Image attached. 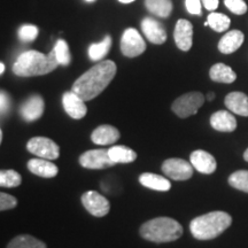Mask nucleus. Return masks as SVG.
<instances>
[{"mask_svg": "<svg viewBox=\"0 0 248 248\" xmlns=\"http://www.w3.org/2000/svg\"><path fill=\"white\" fill-rule=\"evenodd\" d=\"M116 71L115 62L110 60L99 62L75 80L71 91L78 94L84 101L92 100L109 85Z\"/></svg>", "mask_w": 248, "mask_h": 248, "instance_id": "obj_1", "label": "nucleus"}, {"mask_svg": "<svg viewBox=\"0 0 248 248\" xmlns=\"http://www.w3.org/2000/svg\"><path fill=\"white\" fill-rule=\"evenodd\" d=\"M58 66L53 52L46 55L31 49L18 55L13 64V73L20 77L42 76L53 71Z\"/></svg>", "mask_w": 248, "mask_h": 248, "instance_id": "obj_2", "label": "nucleus"}, {"mask_svg": "<svg viewBox=\"0 0 248 248\" xmlns=\"http://www.w3.org/2000/svg\"><path fill=\"white\" fill-rule=\"evenodd\" d=\"M232 223L225 212H210L195 217L190 223V231L195 239L212 240L221 235Z\"/></svg>", "mask_w": 248, "mask_h": 248, "instance_id": "obj_3", "label": "nucleus"}, {"mask_svg": "<svg viewBox=\"0 0 248 248\" xmlns=\"http://www.w3.org/2000/svg\"><path fill=\"white\" fill-rule=\"evenodd\" d=\"M140 235L152 243H171L183 235V226L170 217H156L140 226Z\"/></svg>", "mask_w": 248, "mask_h": 248, "instance_id": "obj_4", "label": "nucleus"}, {"mask_svg": "<svg viewBox=\"0 0 248 248\" xmlns=\"http://www.w3.org/2000/svg\"><path fill=\"white\" fill-rule=\"evenodd\" d=\"M204 102V95L201 92H188L172 102L171 109L181 119L195 115Z\"/></svg>", "mask_w": 248, "mask_h": 248, "instance_id": "obj_5", "label": "nucleus"}, {"mask_svg": "<svg viewBox=\"0 0 248 248\" xmlns=\"http://www.w3.org/2000/svg\"><path fill=\"white\" fill-rule=\"evenodd\" d=\"M27 150L31 154L46 160H55L60 155V147L57 142L46 137H33L27 142Z\"/></svg>", "mask_w": 248, "mask_h": 248, "instance_id": "obj_6", "label": "nucleus"}, {"mask_svg": "<svg viewBox=\"0 0 248 248\" xmlns=\"http://www.w3.org/2000/svg\"><path fill=\"white\" fill-rule=\"evenodd\" d=\"M146 49V43L135 28H128L121 38V52L128 58H136Z\"/></svg>", "mask_w": 248, "mask_h": 248, "instance_id": "obj_7", "label": "nucleus"}, {"mask_svg": "<svg viewBox=\"0 0 248 248\" xmlns=\"http://www.w3.org/2000/svg\"><path fill=\"white\" fill-rule=\"evenodd\" d=\"M193 166L191 162L172 157L162 163V171L173 181H187L193 176Z\"/></svg>", "mask_w": 248, "mask_h": 248, "instance_id": "obj_8", "label": "nucleus"}, {"mask_svg": "<svg viewBox=\"0 0 248 248\" xmlns=\"http://www.w3.org/2000/svg\"><path fill=\"white\" fill-rule=\"evenodd\" d=\"M84 208L95 217L106 216L110 210V203L104 195L95 191H88L80 198Z\"/></svg>", "mask_w": 248, "mask_h": 248, "instance_id": "obj_9", "label": "nucleus"}, {"mask_svg": "<svg viewBox=\"0 0 248 248\" xmlns=\"http://www.w3.org/2000/svg\"><path fill=\"white\" fill-rule=\"evenodd\" d=\"M79 164L86 169H106L113 167L108 150H90L79 156Z\"/></svg>", "mask_w": 248, "mask_h": 248, "instance_id": "obj_10", "label": "nucleus"}, {"mask_svg": "<svg viewBox=\"0 0 248 248\" xmlns=\"http://www.w3.org/2000/svg\"><path fill=\"white\" fill-rule=\"evenodd\" d=\"M62 106L66 113L74 120L83 119L88 113L85 101L74 91L64 92L62 95Z\"/></svg>", "mask_w": 248, "mask_h": 248, "instance_id": "obj_11", "label": "nucleus"}, {"mask_svg": "<svg viewBox=\"0 0 248 248\" xmlns=\"http://www.w3.org/2000/svg\"><path fill=\"white\" fill-rule=\"evenodd\" d=\"M173 39L179 49L184 52L190 51L193 44V26L190 21L183 18L177 21L173 31Z\"/></svg>", "mask_w": 248, "mask_h": 248, "instance_id": "obj_12", "label": "nucleus"}, {"mask_svg": "<svg viewBox=\"0 0 248 248\" xmlns=\"http://www.w3.org/2000/svg\"><path fill=\"white\" fill-rule=\"evenodd\" d=\"M44 99L40 95L35 94L31 95L23 102L20 108V114L22 119L27 122H33V121L39 120L44 114Z\"/></svg>", "mask_w": 248, "mask_h": 248, "instance_id": "obj_13", "label": "nucleus"}, {"mask_svg": "<svg viewBox=\"0 0 248 248\" xmlns=\"http://www.w3.org/2000/svg\"><path fill=\"white\" fill-rule=\"evenodd\" d=\"M190 162L194 169L204 175H210L217 168V162L215 157L208 152L202 150H197L192 152L190 156Z\"/></svg>", "mask_w": 248, "mask_h": 248, "instance_id": "obj_14", "label": "nucleus"}, {"mask_svg": "<svg viewBox=\"0 0 248 248\" xmlns=\"http://www.w3.org/2000/svg\"><path fill=\"white\" fill-rule=\"evenodd\" d=\"M142 32L146 38L155 45L163 44L167 40V32L161 23L155 21L154 18L146 17L141 22Z\"/></svg>", "mask_w": 248, "mask_h": 248, "instance_id": "obj_15", "label": "nucleus"}, {"mask_svg": "<svg viewBox=\"0 0 248 248\" xmlns=\"http://www.w3.org/2000/svg\"><path fill=\"white\" fill-rule=\"evenodd\" d=\"M28 169L33 175L43 178H53L58 175L59 169L51 160L46 159H31L28 162Z\"/></svg>", "mask_w": 248, "mask_h": 248, "instance_id": "obj_16", "label": "nucleus"}, {"mask_svg": "<svg viewBox=\"0 0 248 248\" xmlns=\"http://www.w3.org/2000/svg\"><path fill=\"white\" fill-rule=\"evenodd\" d=\"M210 125L216 131L232 132L237 129V120L228 110H218L210 116Z\"/></svg>", "mask_w": 248, "mask_h": 248, "instance_id": "obj_17", "label": "nucleus"}, {"mask_svg": "<svg viewBox=\"0 0 248 248\" xmlns=\"http://www.w3.org/2000/svg\"><path fill=\"white\" fill-rule=\"evenodd\" d=\"M245 39L240 30H231L226 32L218 42V49L223 54H231L243 45Z\"/></svg>", "mask_w": 248, "mask_h": 248, "instance_id": "obj_18", "label": "nucleus"}, {"mask_svg": "<svg viewBox=\"0 0 248 248\" xmlns=\"http://www.w3.org/2000/svg\"><path fill=\"white\" fill-rule=\"evenodd\" d=\"M225 106L232 113L248 116V95L243 92H230L224 99Z\"/></svg>", "mask_w": 248, "mask_h": 248, "instance_id": "obj_19", "label": "nucleus"}, {"mask_svg": "<svg viewBox=\"0 0 248 248\" xmlns=\"http://www.w3.org/2000/svg\"><path fill=\"white\" fill-rule=\"evenodd\" d=\"M120 139V131L115 126L104 124L98 126L91 135V140L97 145H110Z\"/></svg>", "mask_w": 248, "mask_h": 248, "instance_id": "obj_20", "label": "nucleus"}, {"mask_svg": "<svg viewBox=\"0 0 248 248\" xmlns=\"http://www.w3.org/2000/svg\"><path fill=\"white\" fill-rule=\"evenodd\" d=\"M139 182L145 187L151 188L154 191H161L167 192L171 188V184L167 178L162 177V176L156 175V173L152 172H145L139 176Z\"/></svg>", "mask_w": 248, "mask_h": 248, "instance_id": "obj_21", "label": "nucleus"}, {"mask_svg": "<svg viewBox=\"0 0 248 248\" xmlns=\"http://www.w3.org/2000/svg\"><path fill=\"white\" fill-rule=\"evenodd\" d=\"M209 77L214 82L231 84L237 79V74L232 70L231 67L226 66L224 63H216L210 68Z\"/></svg>", "mask_w": 248, "mask_h": 248, "instance_id": "obj_22", "label": "nucleus"}, {"mask_svg": "<svg viewBox=\"0 0 248 248\" xmlns=\"http://www.w3.org/2000/svg\"><path fill=\"white\" fill-rule=\"evenodd\" d=\"M110 160L114 163H131L137 159V153L131 148L123 146V145H117L108 150Z\"/></svg>", "mask_w": 248, "mask_h": 248, "instance_id": "obj_23", "label": "nucleus"}, {"mask_svg": "<svg viewBox=\"0 0 248 248\" xmlns=\"http://www.w3.org/2000/svg\"><path fill=\"white\" fill-rule=\"evenodd\" d=\"M145 6L151 13L159 17H168L172 11L170 0H145Z\"/></svg>", "mask_w": 248, "mask_h": 248, "instance_id": "obj_24", "label": "nucleus"}, {"mask_svg": "<svg viewBox=\"0 0 248 248\" xmlns=\"http://www.w3.org/2000/svg\"><path fill=\"white\" fill-rule=\"evenodd\" d=\"M7 248H46V245L32 235L21 234L9 241Z\"/></svg>", "mask_w": 248, "mask_h": 248, "instance_id": "obj_25", "label": "nucleus"}, {"mask_svg": "<svg viewBox=\"0 0 248 248\" xmlns=\"http://www.w3.org/2000/svg\"><path fill=\"white\" fill-rule=\"evenodd\" d=\"M111 46V38L109 36L105 37L104 40L97 44L90 45L89 47V58L92 61H99L101 60L105 55H107L109 52Z\"/></svg>", "mask_w": 248, "mask_h": 248, "instance_id": "obj_26", "label": "nucleus"}, {"mask_svg": "<svg viewBox=\"0 0 248 248\" xmlns=\"http://www.w3.org/2000/svg\"><path fill=\"white\" fill-rule=\"evenodd\" d=\"M230 18L226 15L222 13H210L207 18V22H204V26H209L214 31L217 32H223V31L228 30V28L230 27Z\"/></svg>", "mask_w": 248, "mask_h": 248, "instance_id": "obj_27", "label": "nucleus"}, {"mask_svg": "<svg viewBox=\"0 0 248 248\" xmlns=\"http://www.w3.org/2000/svg\"><path fill=\"white\" fill-rule=\"evenodd\" d=\"M53 52L55 59L59 62V64L61 66H68L71 61V57H70V51H69V46L66 43V40L63 39H59L57 43H55L53 49Z\"/></svg>", "mask_w": 248, "mask_h": 248, "instance_id": "obj_28", "label": "nucleus"}, {"mask_svg": "<svg viewBox=\"0 0 248 248\" xmlns=\"http://www.w3.org/2000/svg\"><path fill=\"white\" fill-rule=\"evenodd\" d=\"M22 183V177L15 170H1L0 171V185L1 187H17Z\"/></svg>", "mask_w": 248, "mask_h": 248, "instance_id": "obj_29", "label": "nucleus"}, {"mask_svg": "<svg viewBox=\"0 0 248 248\" xmlns=\"http://www.w3.org/2000/svg\"><path fill=\"white\" fill-rule=\"evenodd\" d=\"M229 184L237 190L248 193V170H238L231 173L229 177Z\"/></svg>", "mask_w": 248, "mask_h": 248, "instance_id": "obj_30", "label": "nucleus"}, {"mask_svg": "<svg viewBox=\"0 0 248 248\" xmlns=\"http://www.w3.org/2000/svg\"><path fill=\"white\" fill-rule=\"evenodd\" d=\"M38 36V28L32 24H24L18 29V37L23 42H32Z\"/></svg>", "mask_w": 248, "mask_h": 248, "instance_id": "obj_31", "label": "nucleus"}, {"mask_svg": "<svg viewBox=\"0 0 248 248\" xmlns=\"http://www.w3.org/2000/svg\"><path fill=\"white\" fill-rule=\"evenodd\" d=\"M224 5L235 15H244L247 12V4L244 0H224Z\"/></svg>", "mask_w": 248, "mask_h": 248, "instance_id": "obj_32", "label": "nucleus"}, {"mask_svg": "<svg viewBox=\"0 0 248 248\" xmlns=\"http://www.w3.org/2000/svg\"><path fill=\"white\" fill-rule=\"evenodd\" d=\"M16 204H17V200L16 198L13 197V195L7 194V193L0 194V209H1V212L13 209L16 207Z\"/></svg>", "mask_w": 248, "mask_h": 248, "instance_id": "obj_33", "label": "nucleus"}, {"mask_svg": "<svg viewBox=\"0 0 248 248\" xmlns=\"http://www.w3.org/2000/svg\"><path fill=\"white\" fill-rule=\"evenodd\" d=\"M201 0H185L187 12L192 15H201Z\"/></svg>", "mask_w": 248, "mask_h": 248, "instance_id": "obj_34", "label": "nucleus"}, {"mask_svg": "<svg viewBox=\"0 0 248 248\" xmlns=\"http://www.w3.org/2000/svg\"><path fill=\"white\" fill-rule=\"evenodd\" d=\"M9 108H11V99H9L7 93L1 91V94H0V110H1L2 115L8 113Z\"/></svg>", "mask_w": 248, "mask_h": 248, "instance_id": "obj_35", "label": "nucleus"}, {"mask_svg": "<svg viewBox=\"0 0 248 248\" xmlns=\"http://www.w3.org/2000/svg\"><path fill=\"white\" fill-rule=\"evenodd\" d=\"M204 8L208 9V11H214L218 7V0H201Z\"/></svg>", "mask_w": 248, "mask_h": 248, "instance_id": "obj_36", "label": "nucleus"}, {"mask_svg": "<svg viewBox=\"0 0 248 248\" xmlns=\"http://www.w3.org/2000/svg\"><path fill=\"white\" fill-rule=\"evenodd\" d=\"M214 98H215V93H214V92H209L208 94H207V99H208L209 101L214 100Z\"/></svg>", "mask_w": 248, "mask_h": 248, "instance_id": "obj_37", "label": "nucleus"}, {"mask_svg": "<svg viewBox=\"0 0 248 248\" xmlns=\"http://www.w3.org/2000/svg\"><path fill=\"white\" fill-rule=\"evenodd\" d=\"M5 64H4V62H1V63H0V74H4V71H5Z\"/></svg>", "mask_w": 248, "mask_h": 248, "instance_id": "obj_38", "label": "nucleus"}, {"mask_svg": "<svg viewBox=\"0 0 248 248\" xmlns=\"http://www.w3.org/2000/svg\"><path fill=\"white\" fill-rule=\"evenodd\" d=\"M120 2H122V4H130V2H133L135 0H119Z\"/></svg>", "mask_w": 248, "mask_h": 248, "instance_id": "obj_39", "label": "nucleus"}, {"mask_svg": "<svg viewBox=\"0 0 248 248\" xmlns=\"http://www.w3.org/2000/svg\"><path fill=\"white\" fill-rule=\"evenodd\" d=\"M244 159H245V161H247L248 162V148L246 151H245V153H244Z\"/></svg>", "mask_w": 248, "mask_h": 248, "instance_id": "obj_40", "label": "nucleus"}, {"mask_svg": "<svg viewBox=\"0 0 248 248\" xmlns=\"http://www.w3.org/2000/svg\"><path fill=\"white\" fill-rule=\"evenodd\" d=\"M0 140H2V130H0Z\"/></svg>", "mask_w": 248, "mask_h": 248, "instance_id": "obj_41", "label": "nucleus"}, {"mask_svg": "<svg viewBox=\"0 0 248 248\" xmlns=\"http://www.w3.org/2000/svg\"><path fill=\"white\" fill-rule=\"evenodd\" d=\"M85 1H88V2H92V1H94V0H85Z\"/></svg>", "mask_w": 248, "mask_h": 248, "instance_id": "obj_42", "label": "nucleus"}]
</instances>
